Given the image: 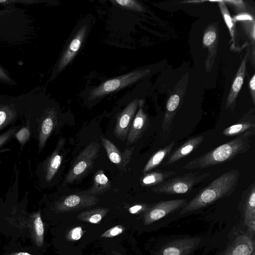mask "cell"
<instances>
[{
	"label": "cell",
	"instance_id": "cell-17",
	"mask_svg": "<svg viewBox=\"0 0 255 255\" xmlns=\"http://www.w3.org/2000/svg\"><path fill=\"white\" fill-rule=\"evenodd\" d=\"M247 53L241 63L238 70L235 79L233 82L228 96L227 98L225 109L230 108L232 110L233 105L243 84L246 69Z\"/></svg>",
	"mask_w": 255,
	"mask_h": 255
},
{
	"label": "cell",
	"instance_id": "cell-21",
	"mask_svg": "<svg viewBox=\"0 0 255 255\" xmlns=\"http://www.w3.org/2000/svg\"><path fill=\"white\" fill-rule=\"evenodd\" d=\"M111 183L102 170L97 171L91 188L86 191L87 194L96 195L104 194L111 189Z\"/></svg>",
	"mask_w": 255,
	"mask_h": 255
},
{
	"label": "cell",
	"instance_id": "cell-2",
	"mask_svg": "<svg viewBox=\"0 0 255 255\" xmlns=\"http://www.w3.org/2000/svg\"><path fill=\"white\" fill-rule=\"evenodd\" d=\"M240 173L232 169L223 173L203 188L192 200L182 207L183 215L208 206L217 200L230 196L236 190Z\"/></svg>",
	"mask_w": 255,
	"mask_h": 255
},
{
	"label": "cell",
	"instance_id": "cell-10",
	"mask_svg": "<svg viewBox=\"0 0 255 255\" xmlns=\"http://www.w3.org/2000/svg\"><path fill=\"white\" fill-rule=\"evenodd\" d=\"M101 140L110 161L114 163L120 170H125L131 160L134 147L127 148L121 152L109 139L101 136Z\"/></svg>",
	"mask_w": 255,
	"mask_h": 255
},
{
	"label": "cell",
	"instance_id": "cell-40",
	"mask_svg": "<svg viewBox=\"0 0 255 255\" xmlns=\"http://www.w3.org/2000/svg\"><path fill=\"white\" fill-rule=\"evenodd\" d=\"M6 0H0V2H5Z\"/></svg>",
	"mask_w": 255,
	"mask_h": 255
},
{
	"label": "cell",
	"instance_id": "cell-18",
	"mask_svg": "<svg viewBox=\"0 0 255 255\" xmlns=\"http://www.w3.org/2000/svg\"><path fill=\"white\" fill-rule=\"evenodd\" d=\"M254 128H255V119L253 112L250 111L240 118L235 124L225 128L223 134L227 136H237Z\"/></svg>",
	"mask_w": 255,
	"mask_h": 255
},
{
	"label": "cell",
	"instance_id": "cell-5",
	"mask_svg": "<svg viewBox=\"0 0 255 255\" xmlns=\"http://www.w3.org/2000/svg\"><path fill=\"white\" fill-rule=\"evenodd\" d=\"M149 72V69L137 70L107 81L91 91L90 99H95L134 82L148 75Z\"/></svg>",
	"mask_w": 255,
	"mask_h": 255
},
{
	"label": "cell",
	"instance_id": "cell-19",
	"mask_svg": "<svg viewBox=\"0 0 255 255\" xmlns=\"http://www.w3.org/2000/svg\"><path fill=\"white\" fill-rule=\"evenodd\" d=\"M86 30L87 25H86L82 26L78 30L63 55L59 63V69L64 68L74 57L81 45Z\"/></svg>",
	"mask_w": 255,
	"mask_h": 255
},
{
	"label": "cell",
	"instance_id": "cell-28",
	"mask_svg": "<svg viewBox=\"0 0 255 255\" xmlns=\"http://www.w3.org/2000/svg\"><path fill=\"white\" fill-rule=\"evenodd\" d=\"M31 135L30 123L25 124L16 132L14 137L16 138L21 147L24 146Z\"/></svg>",
	"mask_w": 255,
	"mask_h": 255
},
{
	"label": "cell",
	"instance_id": "cell-15",
	"mask_svg": "<svg viewBox=\"0 0 255 255\" xmlns=\"http://www.w3.org/2000/svg\"><path fill=\"white\" fill-rule=\"evenodd\" d=\"M255 243L249 236H238L226 249L222 255H254Z\"/></svg>",
	"mask_w": 255,
	"mask_h": 255
},
{
	"label": "cell",
	"instance_id": "cell-24",
	"mask_svg": "<svg viewBox=\"0 0 255 255\" xmlns=\"http://www.w3.org/2000/svg\"><path fill=\"white\" fill-rule=\"evenodd\" d=\"M108 211V209L105 208H98L86 210L78 214L77 219L79 220L92 224H98L106 216Z\"/></svg>",
	"mask_w": 255,
	"mask_h": 255
},
{
	"label": "cell",
	"instance_id": "cell-11",
	"mask_svg": "<svg viewBox=\"0 0 255 255\" xmlns=\"http://www.w3.org/2000/svg\"><path fill=\"white\" fill-rule=\"evenodd\" d=\"M64 144V139L60 138L54 150L42 165L43 177L47 183L52 180L60 168L63 159Z\"/></svg>",
	"mask_w": 255,
	"mask_h": 255
},
{
	"label": "cell",
	"instance_id": "cell-13",
	"mask_svg": "<svg viewBox=\"0 0 255 255\" xmlns=\"http://www.w3.org/2000/svg\"><path fill=\"white\" fill-rule=\"evenodd\" d=\"M199 243V239L183 238L174 240L165 245L158 255H187L193 251Z\"/></svg>",
	"mask_w": 255,
	"mask_h": 255
},
{
	"label": "cell",
	"instance_id": "cell-34",
	"mask_svg": "<svg viewBox=\"0 0 255 255\" xmlns=\"http://www.w3.org/2000/svg\"><path fill=\"white\" fill-rule=\"evenodd\" d=\"M150 207L146 205L137 204L130 207L128 211L131 214H136L143 211H147Z\"/></svg>",
	"mask_w": 255,
	"mask_h": 255
},
{
	"label": "cell",
	"instance_id": "cell-25",
	"mask_svg": "<svg viewBox=\"0 0 255 255\" xmlns=\"http://www.w3.org/2000/svg\"><path fill=\"white\" fill-rule=\"evenodd\" d=\"M218 36L215 28L210 27L204 34L203 37V45L208 48L211 56L215 55V47L217 43Z\"/></svg>",
	"mask_w": 255,
	"mask_h": 255
},
{
	"label": "cell",
	"instance_id": "cell-30",
	"mask_svg": "<svg viewBox=\"0 0 255 255\" xmlns=\"http://www.w3.org/2000/svg\"><path fill=\"white\" fill-rule=\"evenodd\" d=\"M21 125L12 126L0 133V149L14 137L16 132L21 127Z\"/></svg>",
	"mask_w": 255,
	"mask_h": 255
},
{
	"label": "cell",
	"instance_id": "cell-23",
	"mask_svg": "<svg viewBox=\"0 0 255 255\" xmlns=\"http://www.w3.org/2000/svg\"><path fill=\"white\" fill-rule=\"evenodd\" d=\"M174 145V142H172L156 151L145 165L142 173L145 174L159 165L163 160L170 154Z\"/></svg>",
	"mask_w": 255,
	"mask_h": 255
},
{
	"label": "cell",
	"instance_id": "cell-14",
	"mask_svg": "<svg viewBox=\"0 0 255 255\" xmlns=\"http://www.w3.org/2000/svg\"><path fill=\"white\" fill-rule=\"evenodd\" d=\"M141 100L139 109L134 116L127 136V144H132L137 141L145 130L148 125V118L142 109Z\"/></svg>",
	"mask_w": 255,
	"mask_h": 255
},
{
	"label": "cell",
	"instance_id": "cell-9",
	"mask_svg": "<svg viewBox=\"0 0 255 255\" xmlns=\"http://www.w3.org/2000/svg\"><path fill=\"white\" fill-rule=\"evenodd\" d=\"M141 101L137 99L133 100L118 116L114 130V134L117 138L123 140L127 138L135 112Z\"/></svg>",
	"mask_w": 255,
	"mask_h": 255
},
{
	"label": "cell",
	"instance_id": "cell-12",
	"mask_svg": "<svg viewBox=\"0 0 255 255\" xmlns=\"http://www.w3.org/2000/svg\"><path fill=\"white\" fill-rule=\"evenodd\" d=\"M56 115L54 113H50L43 117L38 124H36V128L31 132V135L32 134L33 136H36L39 153L43 149L56 126Z\"/></svg>",
	"mask_w": 255,
	"mask_h": 255
},
{
	"label": "cell",
	"instance_id": "cell-3",
	"mask_svg": "<svg viewBox=\"0 0 255 255\" xmlns=\"http://www.w3.org/2000/svg\"><path fill=\"white\" fill-rule=\"evenodd\" d=\"M210 175L209 173L191 172L165 180L151 187L155 193L173 195L189 192L193 188Z\"/></svg>",
	"mask_w": 255,
	"mask_h": 255
},
{
	"label": "cell",
	"instance_id": "cell-27",
	"mask_svg": "<svg viewBox=\"0 0 255 255\" xmlns=\"http://www.w3.org/2000/svg\"><path fill=\"white\" fill-rule=\"evenodd\" d=\"M218 2V4L225 22L229 30L232 39L233 41L235 33V22L231 17L225 3L223 0L214 1Z\"/></svg>",
	"mask_w": 255,
	"mask_h": 255
},
{
	"label": "cell",
	"instance_id": "cell-1",
	"mask_svg": "<svg viewBox=\"0 0 255 255\" xmlns=\"http://www.w3.org/2000/svg\"><path fill=\"white\" fill-rule=\"evenodd\" d=\"M255 128L237 135L209 152L187 163L184 169H203L230 161L237 155L245 153L251 146V138Z\"/></svg>",
	"mask_w": 255,
	"mask_h": 255
},
{
	"label": "cell",
	"instance_id": "cell-39",
	"mask_svg": "<svg viewBox=\"0 0 255 255\" xmlns=\"http://www.w3.org/2000/svg\"><path fill=\"white\" fill-rule=\"evenodd\" d=\"M8 150V149L7 148H2L1 149H0V157L1 156V155L4 153V152H5L6 151Z\"/></svg>",
	"mask_w": 255,
	"mask_h": 255
},
{
	"label": "cell",
	"instance_id": "cell-20",
	"mask_svg": "<svg viewBox=\"0 0 255 255\" xmlns=\"http://www.w3.org/2000/svg\"><path fill=\"white\" fill-rule=\"evenodd\" d=\"M180 97L179 95L173 94L167 102L166 112L162 123V129L165 133L170 130L173 120L179 106Z\"/></svg>",
	"mask_w": 255,
	"mask_h": 255
},
{
	"label": "cell",
	"instance_id": "cell-35",
	"mask_svg": "<svg viewBox=\"0 0 255 255\" xmlns=\"http://www.w3.org/2000/svg\"><path fill=\"white\" fill-rule=\"evenodd\" d=\"M234 21L235 22L237 21H253V17L247 13H242L239 14L234 17L233 18Z\"/></svg>",
	"mask_w": 255,
	"mask_h": 255
},
{
	"label": "cell",
	"instance_id": "cell-37",
	"mask_svg": "<svg viewBox=\"0 0 255 255\" xmlns=\"http://www.w3.org/2000/svg\"><path fill=\"white\" fill-rule=\"evenodd\" d=\"M224 2H229L233 4L236 7L239 9H244L245 4L242 0H223Z\"/></svg>",
	"mask_w": 255,
	"mask_h": 255
},
{
	"label": "cell",
	"instance_id": "cell-36",
	"mask_svg": "<svg viewBox=\"0 0 255 255\" xmlns=\"http://www.w3.org/2000/svg\"><path fill=\"white\" fill-rule=\"evenodd\" d=\"M250 88L251 90V95L252 97L253 103H255V75L254 74L251 78L250 83Z\"/></svg>",
	"mask_w": 255,
	"mask_h": 255
},
{
	"label": "cell",
	"instance_id": "cell-33",
	"mask_svg": "<svg viewBox=\"0 0 255 255\" xmlns=\"http://www.w3.org/2000/svg\"><path fill=\"white\" fill-rule=\"evenodd\" d=\"M83 236V230L81 227H76L71 229L67 234L66 238L70 241H77Z\"/></svg>",
	"mask_w": 255,
	"mask_h": 255
},
{
	"label": "cell",
	"instance_id": "cell-38",
	"mask_svg": "<svg viewBox=\"0 0 255 255\" xmlns=\"http://www.w3.org/2000/svg\"><path fill=\"white\" fill-rule=\"evenodd\" d=\"M7 255H31V254H29L26 252H18V253H14L10 254Z\"/></svg>",
	"mask_w": 255,
	"mask_h": 255
},
{
	"label": "cell",
	"instance_id": "cell-26",
	"mask_svg": "<svg viewBox=\"0 0 255 255\" xmlns=\"http://www.w3.org/2000/svg\"><path fill=\"white\" fill-rule=\"evenodd\" d=\"M33 230L36 243L41 247L43 243L44 229L40 212L34 215Z\"/></svg>",
	"mask_w": 255,
	"mask_h": 255
},
{
	"label": "cell",
	"instance_id": "cell-6",
	"mask_svg": "<svg viewBox=\"0 0 255 255\" xmlns=\"http://www.w3.org/2000/svg\"><path fill=\"white\" fill-rule=\"evenodd\" d=\"M99 201V198L89 194H72L58 201L55 204V210L58 213L80 210L95 206Z\"/></svg>",
	"mask_w": 255,
	"mask_h": 255
},
{
	"label": "cell",
	"instance_id": "cell-22",
	"mask_svg": "<svg viewBox=\"0 0 255 255\" xmlns=\"http://www.w3.org/2000/svg\"><path fill=\"white\" fill-rule=\"evenodd\" d=\"M176 174L173 171H154L144 174L140 180L142 186L153 187L164 181L169 177Z\"/></svg>",
	"mask_w": 255,
	"mask_h": 255
},
{
	"label": "cell",
	"instance_id": "cell-16",
	"mask_svg": "<svg viewBox=\"0 0 255 255\" xmlns=\"http://www.w3.org/2000/svg\"><path fill=\"white\" fill-rule=\"evenodd\" d=\"M203 139V135L195 136L189 139L170 154L163 163L162 167L169 165L189 154L200 145Z\"/></svg>",
	"mask_w": 255,
	"mask_h": 255
},
{
	"label": "cell",
	"instance_id": "cell-41",
	"mask_svg": "<svg viewBox=\"0 0 255 255\" xmlns=\"http://www.w3.org/2000/svg\"></svg>",
	"mask_w": 255,
	"mask_h": 255
},
{
	"label": "cell",
	"instance_id": "cell-32",
	"mask_svg": "<svg viewBox=\"0 0 255 255\" xmlns=\"http://www.w3.org/2000/svg\"><path fill=\"white\" fill-rule=\"evenodd\" d=\"M125 230V228L121 225H118L107 230L101 235L102 238H112L122 233Z\"/></svg>",
	"mask_w": 255,
	"mask_h": 255
},
{
	"label": "cell",
	"instance_id": "cell-4",
	"mask_svg": "<svg viewBox=\"0 0 255 255\" xmlns=\"http://www.w3.org/2000/svg\"><path fill=\"white\" fill-rule=\"evenodd\" d=\"M101 146L93 141L80 152L73 162L63 184L66 185L81 179L91 169L97 157Z\"/></svg>",
	"mask_w": 255,
	"mask_h": 255
},
{
	"label": "cell",
	"instance_id": "cell-7",
	"mask_svg": "<svg viewBox=\"0 0 255 255\" xmlns=\"http://www.w3.org/2000/svg\"><path fill=\"white\" fill-rule=\"evenodd\" d=\"M239 208L243 216L245 225L249 231L255 234V184H250L242 192Z\"/></svg>",
	"mask_w": 255,
	"mask_h": 255
},
{
	"label": "cell",
	"instance_id": "cell-31",
	"mask_svg": "<svg viewBox=\"0 0 255 255\" xmlns=\"http://www.w3.org/2000/svg\"><path fill=\"white\" fill-rule=\"evenodd\" d=\"M119 5L139 11L143 10L142 6L136 1L132 0H116Z\"/></svg>",
	"mask_w": 255,
	"mask_h": 255
},
{
	"label": "cell",
	"instance_id": "cell-29",
	"mask_svg": "<svg viewBox=\"0 0 255 255\" xmlns=\"http://www.w3.org/2000/svg\"><path fill=\"white\" fill-rule=\"evenodd\" d=\"M16 116L8 111L0 110V133L1 131L9 126L14 125Z\"/></svg>",
	"mask_w": 255,
	"mask_h": 255
},
{
	"label": "cell",
	"instance_id": "cell-8",
	"mask_svg": "<svg viewBox=\"0 0 255 255\" xmlns=\"http://www.w3.org/2000/svg\"><path fill=\"white\" fill-rule=\"evenodd\" d=\"M186 200L178 199L159 202L146 211L143 217L145 225H149L167 214L183 207Z\"/></svg>",
	"mask_w": 255,
	"mask_h": 255
}]
</instances>
